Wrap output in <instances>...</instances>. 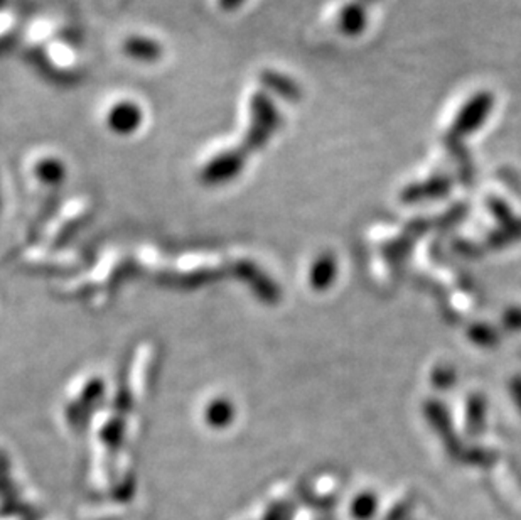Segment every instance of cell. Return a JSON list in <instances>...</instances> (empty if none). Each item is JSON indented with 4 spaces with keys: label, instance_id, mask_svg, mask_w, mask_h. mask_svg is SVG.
Segmentation results:
<instances>
[{
    "label": "cell",
    "instance_id": "cell-3",
    "mask_svg": "<svg viewBox=\"0 0 521 520\" xmlns=\"http://www.w3.org/2000/svg\"><path fill=\"white\" fill-rule=\"evenodd\" d=\"M144 120V112L139 104L122 100L108 110L107 124L110 130L120 136L134 134Z\"/></svg>",
    "mask_w": 521,
    "mask_h": 520
},
{
    "label": "cell",
    "instance_id": "cell-5",
    "mask_svg": "<svg viewBox=\"0 0 521 520\" xmlns=\"http://www.w3.org/2000/svg\"><path fill=\"white\" fill-rule=\"evenodd\" d=\"M260 83L267 89V90L273 91L275 95L282 97L287 102H299L303 97V91L299 89V85L288 78L282 73L275 72V70H264L260 73Z\"/></svg>",
    "mask_w": 521,
    "mask_h": 520
},
{
    "label": "cell",
    "instance_id": "cell-7",
    "mask_svg": "<svg viewBox=\"0 0 521 520\" xmlns=\"http://www.w3.org/2000/svg\"><path fill=\"white\" fill-rule=\"evenodd\" d=\"M37 173L44 180L54 181L63 175V167L59 162L54 161V159H46V161L37 164Z\"/></svg>",
    "mask_w": 521,
    "mask_h": 520
},
{
    "label": "cell",
    "instance_id": "cell-4",
    "mask_svg": "<svg viewBox=\"0 0 521 520\" xmlns=\"http://www.w3.org/2000/svg\"><path fill=\"white\" fill-rule=\"evenodd\" d=\"M124 53L139 63H157L164 54L162 44L145 36H130L124 41Z\"/></svg>",
    "mask_w": 521,
    "mask_h": 520
},
{
    "label": "cell",
    "instance_id": "cell-8",
    "mask_svg": "<svg viewBox=\"0 0 521 520\" xmlns=\"http://www.w3.org/2000/svg\"><path fill=\"white\" fill-rule=\"evenodd\" d=\"M243 4H245V0H218V7H219L223 12H234V11H238Z\"/></svg>",
    "mask_w": 521,
    "mask_h": 520
},
{
    "label": "cell",
    "instance_id": "cell-2",
    "mask_svg": "<svg viewBox=\"0 0 521 520\" xmlns=\"http://www.w3.org/2000/svg\"><path fill=\"white\" fill-rule=\"evenodd\" d=\"M493 105H494V97L489 91L476 93L457 113L450 128L449 137H461L478 130L489 117Z\"/></svg>",
    "mask_w": 521,
    "mask_h": 520
},
{
    "label": "cell",
    "instance_id": "cell-1",
    "mask_svg": "<svg viewBox=\"0 0 521 520\" xmlns=\"http://www.w3.org/2000/svg\"><path fill=\"white\" fill-rule=\"evenodd\" d=\"M250 126L245 136V145L250 149L262 147L280 126V115L265 91H253L250 97Z\"/></svg>",
    "mask_w": 521,
    "mask_h": 520
},
{
    "label": "cell",
    "instance_id": "cell-6",
    "mask_svg": "<svg viewBox=\"0 0 521 520\" xmlns=\"http://www.w3.org/2000/svg\"><path fill=\"white\" fill-rule=\"evenodd\" d=\"M366 27V9L364 4L351 2L340 14V29L346 36H358Z\"/></svg>",
    "mask_w": 521,
    "mask_h": 520
}]
</instances>
